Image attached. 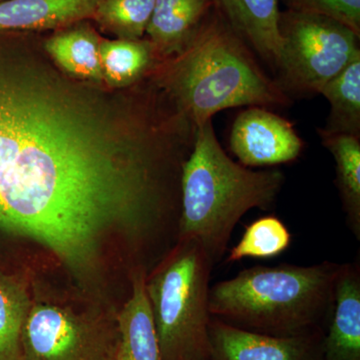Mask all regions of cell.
<instances>
[{
	"mask_svg": "<svg viewBox=\"0 0 360 360\" xmlns=\"http://www.w3.org/2000/svg\"><path fill=\"white\" fill-rule=\"evenodd\" d=\"M323 360H360V266L341 265L328 333L324 335Z\"/></svg>",
	"mask_w": 360,
	"mask_h": 360,
	"instance_id": "obj_11",
	"label": "cell"
},
{
	"mask_svg": "<svg viewBox=\"0 0 360 360\" xmlns=\"http://www.w3.org/2000/svg\"><path fill=\"white\" fill-rule=\"evenodd\" d=\"M290 243V232L281 219L274 215L262 217L246 227L238 245L229 251L226 262L276 257L288 250Z\"/></svg>",
	"mask_w": 360,
	"mask_h": 360,
	"instance_id": "obj_20",
	"label": "cell"
},
{
	"mask_svg": "<svg viewBox=\"0 0 360 360\" xmlns=\"http://www.w3.org/2000/svg\"><path fill=\"white\" fill-rule=\"evenodd\" d=\"M208 338L210 360H323V329L296 335H270L212 316Z\"/></svg>",
	"mask_w": 360,
	"mask_h": 360,
	"instance_id": "obj_9",
	"label": "cell"
},
{
	"mask_svg": "<svg viewBox=\"0 0 360 360\" xmlns=\"http://www.w3.org/2000/svg\"><path fill=\"white\" fill-rule=\"evenodd\" d=\"M146 272L136 269L132 274L131 292L116 316L117 348L115 360H161L146 290Z\"/></svg>",
	"mask_w": 360,
	"mask_h": 360,
	"instance_id": "obj_12",
	"label": "cell"
},
{
	"mask_svg": "<svg viewBox=\"0 0 360 360\" xmlns=\"http://www.w3.org/2000/svg\"><path fill=\"white\" fill-rule=\"evenodd\" d=\"M117 326L49 303L32 304L21 333L22 360H115Z\"/></svg>",
	"mask_w": 360,
	"mask_h": 360,
	"instance_id": "obj_7",
	"label": "cell"
},
{
	"mask_svg": "<svg viewBox=\"0 0 360 360\" xmlns=\"http://www.w3.org/2000/svg\"><path fill=\"white\" fill-rule=\"evenodd\" d=\"M288 9L316 14L347 26L360 37V0H283Z\"/></svg>",
	"mask_w": 360,
	"mask_h": 360,
	"instance_id": "obj_21",
	"label": "cell"
},
{
	"mask_svg": "<svg viewBox=\"0 0 360 360\" xmlns=\"http://www.w3.org/2000/svg\"><path fill=\"white\" fill-rule=\"evenodd\" d=\"M213 4L222 11H251V9L274 8L279 6V0H212Z\"/></svg>",
	"mask_w": 360,
	"mask_h": 360,
	"instance_id": "obj_22",
	"label": "cell"
},
{
	"mask_svg": "<svg viewBox=\"0 0 360 360\" xmlns=\"http://www.w3.org/2000/svg\"><path fill=\"white\" fill-rule=\"evenodd\" d=\"M160 84L195 129L226 108L291 103L215 7L188 46L168 58Z\"/></svg>",
	"mask_w": 360,
	"mask_h": 360,
	"instance_id": "obj_2",
	"label": "cell"
},
{
	"mask_svg": "<svg viewBox=\"0 0 360 360\" xmlns=\"http://www.w3.org/2000/svg\"><path fill=\"white\" fill-rule=\"evenodd\" d=\"M277 84L290 96L319 94L322 87L360 56L359 37L338 21L316 14L281 11Z\"/></svg>",
	"mask_w": 360,
	"mask_h": 360,
	"instance_id": "obj_6",
	"label": "cell"
},
{
	"mask_svg": "<svg viewBox=\"0 0 360 360\" xmlns=\"http://www.w3.org/2000/svg\"><path fill=\"white\" fill-rule=\"evenodd\" d=\"M212 258L195 239H179L146 279L161 360H210Z\"/></svg>",
	"mask_w": 360,
	"mask_h": 360,
	"instance_id": "obj_5",
	"label": "cell"
},
{
	"mask_svg": "<svg viewBox=\"0 0 360 360\" xmlns=\"http://www.w3.org/2000/svg\"><path fill=\"white\" fill-rule=\"evenodd\" d=\"M0 1H2V0H0Z\"/></svg>",
	"mask_w": 360,
	"mask_h": 360,
	"instance_id": "obj_23",
	"label": "cell"
},
{
	"mask_svg": "<svg viewBox=\"0 0 360 360\" xmlns=\"http://www.w3.org/2000/svg\"><path fill=\"white\" fill-rule=\"evenodd\" d=\"M213 11L212 0H155L146 33L156 58L168 59L186 49Z\"/></svg>",
	"mask_w": 360,
	"mask_h": 360,
	"instance_id": "obj_10",
	"label": "cell"
},
{
	"mask_svg": "<svg viewBox=\"0 0 360 360\" xmlns=\"http://www.w3.org/2000/svg\"><path fill=\"white\" fill-rule=\"evenodd\" d=\"M319 94L328 99L330 111L322 129L329 134H347L360 139V56L331 79Z\"/></svg>",
	"mask_w": 360,
	"mask_h": 360,
	"instance_id": "obj_16",
	"label": "cell"
},
{
	"mask_svg": "<svg viewBox=\"0 0 360 360\" xmlns=\"http://www.w3.org/2000/svg\"><path fill=\"white\" fill-rule=\"evenodd\" d=\"M18 34L0 32V231L82 274L115 226L136 241L160 221L167 132L148 110L68 79Z\"/></svg>",
	"mask_w": 360,
	"mask_h": 360,
	"instance_id": "obj_1",
	"label": "cell"
},
{
	"mask_svg": "<svg viewBox=\"0 0 360 360\" xmlns=\"http://www.w3.org/2000/svg\"><path fill=\"white\" fill-rule=\"evenodd\" d=\"M324 148L336 165V186L350 231L360 240V139L329 134L317 129Z\"/></svg>",
	"mask_w": 360,
	"mask_h": 360,
	"instance_id": "obj_15",
	"label": "cell"
},
{
	"mask_svg": "<svg viewBox=\"0 0 360 360\" xmlns=\"http://www.w3.org/2000/svg\"><path fill=\"white\" fill-rule=\"evenodd\" d=\"M284 180L281 170L255 172L232 160L207 120L196 127L182 167L179 239H195L217 264L241 217L253 208L269 210Z\"/></svg>",
	"mask_w": 360,
	"mask_h": 360,
	"instance_id": "obj_3",
	"label": "cell"
},
{
	"mask_svg": "<svg viewBox=\"0 0 360 360\" xmlns=\"http://www.w3.org/2000/svg\"><path fill=\"white\" fill-rule=\"evenodd\" d=\"M98 0H2L0 32L60 30L90 20Z\"/></svg>",
	"mask_w": 360,
	"mask_h": 360,
	"instance_id": "obj_13",
	"label": "cell"
},
{
	"mask_svg": "<svg viewBox=\"0 0 360 360\" xmlns=\"http://www.w3.org/2000/svg\"><path fill=\"white\" fill-rule=\"evenodd\" d=\"M155 0H98L91 20L117 39H141Z\"/></svg>",
	"mask_w": 360,
	"mask_h": 360,
	"instance_id": "obj_19",
	"label": "cell"
},
{
	"mask_svg": "<svg viewBox=\"0 0 360 360\" xmlns=\"http://www.w3.org/2000/svg\"><path fill=\"white\" fill-rule=\"evenodd\" d=\"M32 304L25 286L0 270V360H22L21 333Z\"/></svg>",
	"mask_w": 360,
	"mask_h": 360,
	"instance_id": "obj_18",
	"label": "cell"
},
{
	"mask_svg": "<svg viewBox=\"0 0 360 360\" xmlns=\"http://www.w3.org/2000/svg\"><path fill=\"white\" fill-rule=\"evenodd\" d=\"M229 146L238 162L251 168L292 162L302 155L304 142L286 118L250 106L236 116Z\"/></svg>",
	"mask_w": 360,
	"mask_h": 360,
	"instance_id": "obj_8",
	"label": "cell"
},
{
	"mask_svg": "<svg viewBox=\"0 0 360 360\" xmlns=\"http://www.w3.org/2000/svg\"><path fill=\"white\" fill-rule=\"evenodd\" d=\"M84 21L60 28L45 41L44 49L68 77L82 82H103L101 63V39Z\"/></svg>",
	"mask_w": 360,
	"mask_h": 360,
	"instance_id": "obj_14",
	"label": "cell"
},
{
	"mask_svg": "<svg viewBox=\"0 0 360 360\" xmlns=\"http://www.w3.org/2000/svg\"><path fill=\"white\" fill-rule=\"evenodd\" d=\"M340 264L255 266L210 288V315L238 328L277 336L321 330L335 304Z\"/></svg>",
	"mask_w": 360,
	"mask_h": 360,
	"instance_id": "obj_4",
	"label": "cell"
},
{
	"mask_svg": "<svg viewBox=\"0 0 360 360\" xmlns=\"http://www.w3.org/2000/svg\"><path fill=\"white\" fill-rule=\"evenodd\" d=\"M101 63L103 82L122 89L139 79L153 66L156 58L148 40H101Z\"/></svg>",
	"mask_w": 360,
	"mask_h": 360,
	"instance_id": "obj_17",
	"label": "cell"
}]
</instances>
